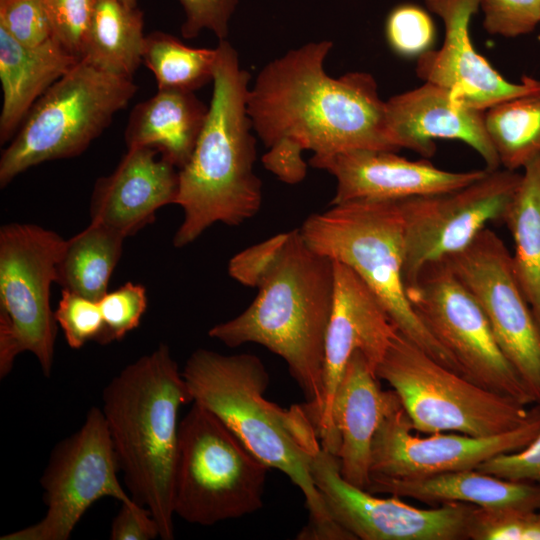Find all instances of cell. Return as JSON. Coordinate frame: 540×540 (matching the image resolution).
I'll use <instances>...</instances> for the list:
<instances>
[{"instance_id": "6da1fadb", "label": "cell", "mask_w": 540, "mask_h": 540, "mask_svg": "<svg viewBox=\"0 0 540 540\" xmlns=\"http://www.w3.org/2000/svg\"><path fill=\"white\" fill-rule=\"evenodd\" d=\"M331 41L309 42L267 63L249 88L247 112L268 149L324 158L353 150L397 152L375 78L324 70Z\"/></svg>"}, {"instance_id": "7a4b0ae2", "label": "cell", "mask_w": 540, "mask_h": 540, "mask_svg": "<svg viewBox=\"0 0 540 540\" xmlns=\"http://www.w3.org/2000/svg\"><path fill=\"white\" fill-rule=\"evenodd\" d=\"M182 374L192 402L216 415L256 457L302 491L309 520L297 539L354 540L332 520L315 487L310 465L321 444L314 423L303 405L284 409L264 397L270 376L258 356L200 348Z\"/></svg>"}, {"instance_id": "3957f363", "label": "cell", "mask_w": 540, "mask_h": 540, "mask_svg": "<svg viewBox=\"0 0 540 540\" xmlns=\"http://www.w3.org/2000/svg\"><path fill=\"white\" fill-rule=\"evenodd\" d=\"M238 316L210 328L209 337L234 348L264 346L288 365L315 427L323 409L325 339L333 304V261L312 250L299 229L288 239Z\"/></svg>"}, {"instance_id": "277c9868", "label": "cell", "mask_w": 540, "mask_h": 540, "mask_svg": "<svg viewBox=\"0 0 540 540\" xmlns=\"http://www.w3.org/2000/svg\"><path fill=\"white\" fill-rule=\"evenodd\" d=\"M102 413L130 496L149 510L160 539H174L178 412L192 402L182 371L162 343L106 385Z\"/></svg>"}, {"instance_id": "5b68a950", "label": "cell", "mask_w": 540, "mask_h": 540, "mask_svg": "<svg viewBox=\"0 0 540 540\" xmlns=\"http://www.w3.org/2000/svg\"><path fill=\"white\" fill-rule=\"evenodd\" d=\"M205 125L188 162L179 169L176 205L183 221L173 237L182 248L215 223L238 226L262 205L254 172L256 140L247 112L250 74L226 39L220 40Z\"/></svg>"}, {"instance_id": "8992f818", "label": "cell", "mask_w": 540, "mask_h": 540, "mask_svg": "<svg viewBox=\"0 0 540 540\" xmlns=\"http://www.w3.org/2000/svg\"><path fill=\"white\" fill-rule=\"evenodd\" d=\"M315 252L351 268L377 295L397 329L444 367L455 358L412 308L403 279V219L398 201H351L310 215L299 229Z\"/></svg>"}, {"instance_id": "52a82bcc", "label": "cell", "mask_w": 540, "mask_h": 540, "mask_svg": "<svg viewBox=\"0 0 540 540\" xmlns=\"http://www.w3.org/2000/svg\"><path fill=\"white\" fill-rule=\"evenodd\" d=\"M269 469L216 415L193 402L179 422L174 513L203 526L252 514L263 506Z\"/></svg>"}, {"instance_id": "ba28073f", "label": "cell", "mask_w": 540, "mask_h": 540, "mask_svg": "<svg viewBox=\"0 0 540 540\" xmlns=\"http://www.w3.org/2000/svg\"><path fill=\"white\" fill-rule=\"evenodd\" d=\"M375 374L398 395L413 432L492 436L521 426L533 411L444 367L399 330Z\"/></svg>"}, {"instance_id": "9c48e42d", "label": "cell", "mask_w": 540, "mask_h": 540, "mask_svg": "<svg viewBox=\"0 0 540 540\" xmlns=\"http://www.w3.org/2000/svg\"><path fill=\"white\" fill-rule=\"evenodd\" d=\"M136 91L132 78L79 60L39 98L2 152L1 188L33 166L83 153Z\"/></svg>"}, {"instance_id": "30bf717a", "label": "cell", "mask_w": 540, "mask_h": 540, "mask_svg": "<svg viewBox=\"0 0 540 540\" xmlns=\"http://www.w3.org/2000/svg\"><path fill=\"white\" fill-rule=\"evenodd\" d=\"M65 239L32 223L0 228V378L16 357L30 352L50 377L58 324L50 307V288Z\"/></svg>"}, {"instance_id": "8fae6325", "label": "cell", "mask_w": 540, "mask_h": 540, "mask_svg": "<svg viewBox=\"0 0 540 540\" xmlns=\"http://www.w3.org/2000/svg\"><path fill=\"white\" fill-rule=\"evenodd\" d=\"M415 313L471 382L524 405L533 395L500 349L482 308L444 260L406 285Z\"/></svg>"}, {"instance_id": "7c38bea8", "label": "cell", "mask_w": 540, "mask_h": 540, "mask_svg": "<svg viewBox=\"0 0 540 540\" xmlns=\"http://www.w3.org/2000/svg\"><path fill=\"white\" fill-rule=\"evenodd\" d=\"M119 464L102 410L91 407L81 427L58 442L40 478L45 515L0 540H68L99 499L131 503L118 479Z\"/></svg>"}, {"instance_id": "4fadbf2b", "label": "cell", "mask_w": 540, "mask_h": 540, "mask_svg": "<svg viewBox=\"0 0 540 540\" xmlns=\"http://www.w3.org/2000/svg\"><path fill=\"white\" fill-rule=\"evenodd\" d=\"M522 174L499 168L456 190L399 200L405 255L403 279L413 282L431 262L464 250L489 222H505Z\"/></svg>"}, {"instance_id": "5bb4252c", "label": "cell", "mask_w": 540, "mask_h": 540, "mask_svg": "<svg viewBox=\"0 0 540 540\" xmlns=\"http://www.w3.org/2000/svg\"><path fill=\"white\" fill-rule=\"evenodd\" d=\"M444 261L474 296L503 354L540 403V327L505 243L486 227L468 247Z\"/></svg>"}, {"instance_id": "9a60e30c", "label": "cell", "mask_w": 540, "mask_h": 540, "mask_svg": "<svg viewBox=\"0 0 540 540\" xmlns=\"http://www.w3.org/2000/svg\"><path fill=\"white\" fill-rule=\"evenodd\" d=\"M316 489L332 520L361 540H467L478 506L452 502L431 509L400 497L381 498L347 482L337 457L322 447L310 465Z\"/></svg>"}, {"instance_id": "2e32d148", "label": "cell", "mask_w": 540, "mask_h": 540, "mask_svg": "<svg viewBox=\"0 0 540 540\" xmlns=\"http://www.w3.org/2000/svg\"><path fill=\"white\" fill-rule=\"evenodd\" d=\"M521 426L492 436L436 432L413 435L410 420L397 401L386 413L372 443L371 479H406L476 469L500 454L527 447L540 433V403Z\"/></svg>"}, {"instance_id": "e0dca14e", "label": "cell", "mask_w": 540, "mask_h": 540, "mask_svg": "<svg viewBox=\"0 0 540 540\" xmlns=\"http://www.w3.org/2000/svg\"><path fill=\"white\" fill-rule=\"evenodd\" d=\"M333 261V260H332ZM334 294L325 339L323 409L316 429L321 447L333 455L338 440L331 412L336 389L355 351L374 371L398 329L372 289L348 266L333 261Z\"/></svg>"}, {"instance_id": "ac0fdd59", "label": "cell", "mask_w": 540, "mask_h": 540, "mask_svg": "<svg viewBox=\"0 0 540 540\" xmlns=\"http://www.w3.org/2000/svg\"><path fill=\"white\" fill-rule=\"evenodd\" d=\"M424 1L444 24L439 49L417 58L416 74L424 82L439 85L461 104L483 111L540 87V80L529 76L520 83L508 81L474 48L469 26L481 0Z\"/></svg>"}, {"instance_id": "d6986e66", "label": "cell", "mask_w": 540, "mask_h": 540, "mask_svg": "<svg viewBox=\"0 0 540 540\" xmlns=\"http://www.w3.org/2000/svg\"><path fill=\"white\" fill-rule=\"evenodd\" d=\"M310 165L335 177L336 193L331 205L351 201H399L441 194L466 186L487 169L452 172L421 159L411 161L385 150H353L310 159Z\"/></svg>"}, {"instance_id": "ffe728a7", "label": "cell", "mask_w": 540, "mask_h": 540, "mask_svg": "<svg viewBox=\"0 0 540 540\" xmlns=\"http://www.w3.org/2000/svg\"><path fill=\"white\" fill-rule=\"evenodd\" d=\"M386 128L399 151H414L424 158L436 152V139L466 143L483 159L485 169L500 166L497 152L485 126V111L467 107L436 84L423 85L394 95L385 101Z\"/></svg>"}, {"instance_id": "44dd1931", "label": "cell", "mask_w": 540, "mask_h": 540, "mask_svg": "<svg viewBox=\"0 0 540 540\" xmlns=\"http://www.w3.org/2000/svg\"><path fill=\"white\" fill-rule=\"evenodd\" d=\"M151 147H130L116 169L99 178L90 200L91 222L125 238L152 223L156 212L176 204L179 170Z\"/></svg>"}, {"instance_id": "7402d4cb", "label": "cell", "mask_w": 540, "mask_h": 540, "mask_svg": "<svg viewBox=\"0 0 540 540\" xmlns=\"http://www.w3.org/2000/svg\"><path fill=\"white\" fill-rule=\"evenodd\" d=\"M378 380L364 355L355 351L336 389L331 412L340 474L365 490L370 484L375 433L383 417L399 401L396 392L383 391Z\"/></svg>"}, {"instance_id": "603a6c76", "label": "cell", "mask_w": 540, "mask_h": 540, "mask_svg": "<svg viewBox=\"0 0 540 540\" xmlns=\"http://www.w3.org/2000/svg\"><path fill=\"white\" fill-rule=\"evenodd\" d=\"M367 491L432 505L460 502L487 510H540V485L476 469L406 479H371Z\"/></svg>"}, {"instance_id": "cb8c5ba5", "label": "cell", "mask_w": 540, "mask_h": 540, "mask_svg": "<svg viewBox=\"0 0 540 540\" xmlns=\"http://www.w3.org/2000/svg\"><path fill=\"white\" fill-rule=\"evenodd\" d=\"M78 61L54 37L28 47L0 28L1 144L12 138L39 98Z\"/></svg>"}, {"instance_id": "d4e9b609", "label": "cell", "mask_w": 540, "mask_h": 540, "mask_svg": "<svg viewBox=\"0 0 540 540\" xmlns=\"http://www.w3.org/2000/svg\"><path fill=\"white\" fill-rule=\"evenodd\" d=\"M208 110L194 92L158 90L131 111L124 133L127 148L151 147L179 170L191 157Z\"/></svg>"}, {"instance_id": "484cf974", "label": "cell", "mask_w": 540, "mask_h": 540, "mask_svg": "<svg viewBox=\"0 0 540 540\" xmlns=\"http://www.w3.org/2000/svg\"><path fill=\"white\" fill-rule=\"evenodd\" d=\"M146 35L143 14L120 0H97L81 60L105 72L132 78Z\"/></svg>"}, {"instance_id": "4316f807", "label": "cell", "mask_w": 540, "mask_h": 540, "mask_svg": "<svg viewBox=\"0 0 540 540\" xmlns=\"http://www.w3.org/2000/svg\"><path fill=\"white\" fill-rule=\"evenodd\" d=\"M126 238L96 222L65 241L57 264L56 282L66 289L99 301L108 292Z\"/></svg>"}, {"instance_id": "83f0119b", "label": "cell", "mask_w": 540, "mask_h": 540, "mask_svg": "<svg viewBox=\"0 0 540 540\" xmlns=\"http://www.w3.org/2000/svg\"><path fill=\"white\" fill-rule=\"evenodd\" d=\"M523 170L504 223L515 244L512 262L516 278L540 327V157Z\"/></svg>"}, {"instance_id": "f1b7e54d", "label": "cell", "mask_w": 540, "mask_h": 540, "mask_svg": "<svg viewBox=\"0 0 540 540\" xmlns=\"http://www.w3.org/2000/svg\"><path fill=\"white\" fill-rule=\"evenodd\" d=\"M485 126L505 169H523L540 157V87L485 110Z\"/></svg>"}, {"instance_id": "f546056e", "label": "cell", "mask_w": 540, "mask_h": 540, "mask_svg": "<svg viewBox=\"0 0 540 540\" xmlns=\"http://www.w3.org/2000/svg\"><path fill=\"white\" fill-rule=\"evenodd\" d=\"M216 61V48H193L160 31L145 37L143 62L152 71L158 90L194 92L213 80Z\"/></svg>"}, {"instance_id": "4dcf8cb0", "label": "cell", "mask_w": 540, "mask_h": 540, "mask_svg": "<svg viewBox=\"0 0 540 540\" xmlns=\"http://www.w3.org/2000/svg\"><path fill=\"white\" fill-rule=\"evenodd\" d=\"M385 37L390 49L398 56L418 58L432 49L436 27L427 10L414 3H402L389 12Z\"/></svg>"}, {"instance_id": "1f68e13d", "label": "cell", "mask_w": 540, "mask_h": 540, "mask_svg": "<svg viewBox=\"0 0 540 540\" xmlns=\"http://www.w3.org/2000/svg\"><path fill=\"white\" fill-rule=\"evenodd\" d=\"M146 289L142 284L126 282L99 300L104 331L99 344L106 345L123 339L136 329L147 309Z\"/></svg>"}, {"instance_id": "d6a6232c", "label": "cell", "mask_w": 540, "mask_h": 540, "mask_svg": "<svg viewBox=\"0 0 540 540\" xmlns=\"http://www.w3.org/2000/svg\"><path fill=\"white\" fill-rule=\"evenodd\" d=\"M54 316L72 349H80L90 341L100 342L104 321L99 301L62 289Z\"/></svg>"}, {"instance_id": "836d02e7", "label": "cell", "mask_w": 540, "mask_h": 540, "mask_svg": "<svg viewBox=\"0 0 540 540\" xmlns=\"http://www.w3.org/2000/svg\"><path fill=\"white\" fill-rule=\"evenodd\" d=\"M0 28L28 47L54 37L44 0H0Z\"/></svg>"}, {"instance_id": "e575fe53", "label": "cell", "mask_w": 540, "mask_h": 540, "mask_svg": "<svg viewBox=\"0 0 540 540\" xmlns=\"http://www.w3.org/2000/svg\"><path fill=\"white\" fill-rule=\"evenodd\" d=\"M471 540H540V510H487L477 507Z\"/></svg>"}, {"instance_id": "d590c367", "label": "cell", "mask_w": 540, "mask_h": 540, "mask_svg": "<svg viewBox=\"0 0 540 540\" xmlns=\"http://www.w3.org/2000/svg\"><path fill=\"white\" fill-rule=\"evenodd\" d=\"M54 38L81 60L97 0H44Z\"/></svg>"}, {"instance_id": "8d00e7d4", "label": "cell", "mask_w": 540, "mask_h": 540, "mask_svg": "<svg viewBox=\"0 0 540 540\" xmlns=\"http://www.w3.org/2000/svg\"><path fill=\"white\" fill-rule=\"evenodd\" d=\"M483 27L507 38L531 33L540 23V0H481Z\"/></svg>"}, {"instance_id": "74e56055", "label": "cell", "mask_w": 540, "mask_h": 540, "mask_svg": "<svg viewBox=\"0 0 540 540\" xmlns=\"http://www.w3.org/2000/svg\"><path fill=\"white\" fill-rule=\"evenodd\" d=\"M185 20L181 27L184 38L192 39L207 29L220 40H225L229 23L239 0H178Z\"/></svg>"}, {"instance_id": "f35d334b", "label": "cell", "mask_w": 540, "mask_h": 540, "mask_svg": "<svg viewBox=\"0 0 540 540\" xmlns=\"http://www.w3.org/2000/svg\"><path fill=\"white\" fill-rule=\"evenodd\" d=\"M289 236L277 234L234 255L228 263V274L238 283L255 287L275 262Z\"/></svg>"}, {"instance_id": "ab89813d", "label": "cell", "mask_w": 540, "mask_h": 540, "mask_svg": "<svg viewBox=\"0 0 540 540\" xmlns=\"http://www.w3.org/2000/svg\"><path fill=\"white\" fill-rule=\"evenodd\" d=\"M476 470L507 480L540 485V433L524 449L497 455L481 463Z\"/></svg>"}, {"instance_id": "60d3db41", "label": "cell", "mask_w": 540, "mask_h": 540, "mask_svg": "<svg viewBox=\"0 0 540 540\" xmlns=\"http://www.w3.org/2000/svg\"><path fill=\"white\" fill-rule=\"evenodd\" d=\"M156 538H160V531L149 510L135 501L121 503L111 524L110 539L152 540Z\"/></svg>"}, {"instance_id": "b9f144b4", "label": "cell", "mask_w": 540, "mask_h": 540, "mask_svg": "<svg viewBox=\"0 0 540 540\" xmlns=\"http://www.w3.org/2000/svg\"><path fill=\"white\" fill-rule=\"evenodd\" d=\"M120 1L128 7L135 8L138 0H120Z\"/></svg>"}]
</instances>
